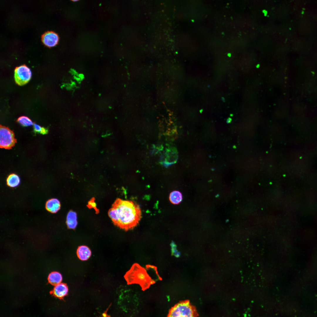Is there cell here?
Listing matches in <instances>:
<instances>
[{
	"label": "cell",
	"instance_id": "cell-5",
	"mask_svg": "<svg viewBox=\"0 0 317 317\" xmlns=\"http://www.w3.org/2000/svg\"><path fill=\"white\" fill-rule=\"evenodd\" d=\"M31 76L30 69L25 65L16 67L15 69V81L19 85L22 86L27 83L30 80Z\"/></svg>",
	"mask_w": 317,
	"mask_h": 317
},
{
	"label": "cell",
	"instance_id": "cell-9",
	"mask_svg": "<svg viewBox=\"0 0 317 317\" xmlns=\"http://www.w3.org/2000/svg\"><path fill=\"white\" fill-rule=\"evenodd\" d=\"M60 204L56 198H51L48 200L45 204V208L48 211L52 213H57L60 209Z\"/></svg>",
	"mask_w": 317,
	"mask_h": 317
},
{
	"label": "cell",
	"instance_id": "cell-2",
	"mask_svg": "<svg viewBox=\"0 0 317 317\" xmlns=\"http://www.w3.org/2000/svg\"><path fill=\"white\" fill-rule=\"evenodd\" d=\"M128 284H139L143 290L155 283L149 275L146 269L137 263H134L124 276Z\"/></svg>",
	"mask_w": 317,
	"mask_h": 317
},
{
	"label": "cell",
	"instance_id": "cell-22",
	"mask_svg": "<svg viewBox=\"0 0 317 317\" xmlns=\"http://www.w3.org/2000/svg\"><path fill=\"white\" fill-rule=\"evenodd\" d=\"M259 64H258V65H257V66L256 67H257V68H259Z\"/></svg>",
	"mask_w": 317,
	"mask_h": 317
},
{
	"label": "cell",
	"instance_id": "cell-15",
	"mask_svg": "<svg viewBox=\"0 0 317 317\" xmlns=\"http://www.w3.org/2000/svg\"><path fill=\"white\" fill-rule=\"evenodd\" d=\"M17 121L21 125L24 127L30 126L33 124L32 121L30 118L25 116L19 117Z\"/></svg>",
	"mask_w": 317,
	"mask_h": 317
},
{
	"label": "cell",
	"instance_id": "cell-11",
	"mask_svg": "<svg viewBox=\"0 0 317 317\" xmlns=\"http://www.w3.org/2000/svg\"><path fill=\"white\" fill-rule=\"evenodd\" d=\"M48 279L50 284L55 285L61 283L63 277L61 274L59 272H54L50 274Z\"/></svg>",
	"mask_w": 317,
	"mask_h": 317
},
{
	"label": "cell",
	"instance_id": "cell-17",
	"mask_svg": "<svg viewBox=\"0 0 317 317\" xmlns=\"http://www.w3.org/2000/svg\"><path fill=\"white\" fill-rule=\"evenodd\" d=\"M87 206L90 208H93L97 212L98 210L96 207V204L95 202L94 198H92L88 203Z\"/></svg>",
	"mask_w": 317,
	"mask_h": 317
},
{
	"label": "cell",
	"instance_id": "cell-8",
	"mask_svg": "<svg viewBox=\"0 0 317 317\" xmlns=\"http://www.w3.org/2000/svg\"><path fill=\"white\" fill-rule=\"evenodd\" d=\"M76 253L78 257L82 261L87 260L91 255V250L88 247L85 245L79 246Z\"/></svg>",
	"mask_w": 317,
	"mask_h": 317
},
{
	"label": "cell",
	"instance_id": "cell-14",
	"mask_svg": "<svg viewBox=\"0 0 317 317\" xmlns=\"http://www.w3.org/2000/svg\"><path fill=\"white\" fill-rule=\"evenodd\" d=\"M183 197L181 193L179 191L174 190L172 191L170 194L169 200L173 204H178L182 200Z\"/></svg>",
	"mask_w": 317,
	"mask_h": 317
},
{
	"label": "cell",
	"instance_id": "cell-23",
	"mask_svg": "<svg viewBox=\"0 0 317 317\" xmlns=\"http://www.w3.org/2000/svg\"><path fill=\"white\" fill-rule=\"evenodd\" d=\"M77 1H78V0H73V1H75V2Z\"/></svg>",
	"mask_w": 317,
	"mask_h": 317
},
{
	"label": "cell",
	"instance_id": "cell-21",
	"mask_svg": "<svg viewBox=\"0 0 317 317\" xmlns=\"http://www.w3.org/2000/svg\"><path fill=\"white\" fill-rule=\"evenodd\" d=\"M203 109H201L200 110L199 112L200 113H202V112H203Z\"/></svg>",
	"mask_w": 317,
	"mask_h": 317
},
{
	"label": "cell",
	"instance_id": "cell-19",
	"mask_svg": "<svg viewBox=\"0 0 317 317\" xmlns=\"http://www.w3.org/2000/svg\"><path fill=\"white\" fill-rule=\"evenodd\" d=\"M231 120H232V119H231V118H228V119H227V122L228 123H230V122H231Z\"/></svg>",
	"mask_w": 317,
	"mask_h": 317
},
{
	"label": "cell",
	"instance_id": "cell-18",
	"mask_svg": "<svg viewBox=\"0 0 317 317\" xmlns=\"http://www.w3.org/2000/svg\"><path fill=\"white\" fill-rule=\"evenodd\" d=\"M171 251L172 253H174V255L176 257H178L180 255V254L179 252H177V250L176 248V246L175 244L173 242H172L171 244Z\"/></svg>",
	"mask_w": 317,
	"mask_h": 317
},
{
	"label": "cell",
	"instance_id": "cell-16",
	"mask_svg": "<svg viewBox=\"0 0 317 317\" xmlns=\"http://www.w3.org/2000/svg\"><path fill=\"white\" fill-rule=\"evenodd\" d=\"M33 125L34 131L36 133L45 134H47L48 132V129L47 128L42 127L36 123H34Z\"/></svg>",
	"mask_w": 317,
	"mask_h": 317
},
{
	"label": "cell",
	"instance_id": "cell-3",
	"mask_svg": "<svg viewBox=\"0 0 317 317\" xmlns=\"http://www.w3.org/2000/svg\"><path fill=\"white\" fill-rule=\"evenodd\" d=\"M195 307L189 301H181L175 305L169 311L167 317H197Z\"/></svg>",
	"mask_w": 317,
	"mask_h": 317
},
{
	"label": "cell",
	"instance_id": "cell-4",
	"mask_svg": "<svg viewBox=\"0 0 317 317\" xmlns=\"http://www.w3.org/2000/svg\"><path fill=\"white\" fill-rule=\"evenodd\" d=\"M0 128V147L10 149L16 142L14 133L8 127L1 125Z\"/></svg>",
	"mask_w": 317,
	"mask_h": 317
},
{
	"label": "cell",
	"instance_id": "cell-20",
	"mask_svg": "<svg viewBox=\"0 0 317 317\" xmlns=\"http://www.w3.org/2000/svg\"><path fill=\"white\" fill-rule=\"evenodd\" d=\"M221 99H222V101L223 102H225V98H224V97H222V98H221Z\"/></svg>",
	"mask_w": 317,
	"mask_h": 317
},
{
	"label": "cell",
	"instance_id": "cell-1",
	"mask_svg": "<svg viewBox=\"0 0 317 317\" xmlns=\"http://www.w3.org/2000/svg\"><path fill=\"white\" fill-rule=\"evenodd\" d=\"M108 214L114 224L125 231L133 229L141 218L139 205L134 201L117 198Z\"/></svg>",
	"mask_w": 317,
	"mask_h": 317
},
{
	"label": "cell",
	"instance_id": "cell-10",
	"mask_svg": "<svg viewBox=\"0 0 317 317\" xmlns=\"http://www.w3.org/2000/svg\"><path fill=\"white\" fill-rule=\"evenodd\" d=\"M77 215L75 212L72 210L69 212L67 215L66 221L69 228L75 229L76 228L77 224Z\"/></svg>",
	"mask_w": 317,
	"mask_h": 317
},
{
	"label": "cell",
	"instance_id": "cell-6",
	"mask_svg": "<svg viewBox=\"0 0 317 317\" xmlns=\"http://www.w3.org/2000/svg\"><path fill=\"white\" fill-rule=\"evenodd\" d=\"M41 39L45 45L50 47L54 46L57 44L59 38L58 34L55 32L48 31L43 34Z\"/></svg>",
	"mask_w": 317,
	"mask_h": 317
},
{
	"label": "cell",
	"instance_id": "cell-13",
	"mask_svg": "<svg viewBox=\"0 0 317 317\" xmlns=\"http://www.w3.org/2000/svg\"><path fill=\"white\" fill-rule=\"evenodd\" d=\"M20 178L18 175L15 173L9 175L6 180V183L9 186L14 188L18 186L20 184Z\"/></svg>",
	"mask_w": 317,
	"mask_h": 317
},
{
	"label": "cell",
	"instance_id": "cell-12",
	"mask_svg": "<svg viewBox=\"0 0 317 317\" xmlns=\"http://www.w3.org/2000/svg\"><path fill=\"white\" fill-rule=\"evenodd\" d=\"M166 153L164 161L166 165H169L176 162L178 158L176 151L173 150H169Z\"/></svg>",
	"mask_w": 317,
	"mask_h": 317
},
{
	"label": "cell",
	"instance_id": "cell-7",
	"mask_svg": "<svg viewBox=\"0 0 317 317\" xmlns=\"http://www.w3.org/2000/svg\"><path fill=\"white\" fill-rule=\"evenodd\" d=\"M68 291V289L66 284L61 283L55 285L53 292L55 296L61 298L65 296Z\"/></svg>",
	"mask_w": 317,
	"mask_h": 317
}]
</instances>
